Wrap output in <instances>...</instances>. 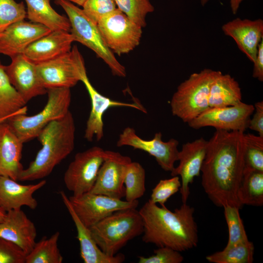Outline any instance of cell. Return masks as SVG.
<instances>
[{"label": "cell", "instance_id": "16", "mask_svg": "<svg viewBox=\"0 0 263 263\" xmlns=\"http://www.w3.org/2000/svg\"><path fill=\"white\" fill-rule=\"evenodd\" d=\"M36 64L39 80L46 89L71 88L80 81L78 67L71 51L56 58Z\"/></svg>", "mask_w": 263, "mask_h": 263}, {"label": "cell", "instance_id": "43", "mask_svg": "<svg viewBox=\"0 0 263 263\" xmlns=\"http://www.w3.org/2000/svg\"><path fill=\"white\" fill-rule=\"evenodd\" d=\"M79 6H82L86 0H66Z\"/></svg>", "mask_w": 263, "mask_h": 263}, {"label": "cell", "instance_id": "9", "mask_svg": "<svg viewBox=\"0 0 263 263\" xmlns=\"http://www.w3.org/2000/svg\"><path fill=\"white\" fill-rule=\"evenodd\" d=\"M107 47L118 56L128 54L139 45L142 27L116 8L97 23Z\"/></svg>", "mask_w": 263, "mask_h": 263}, {"label": "cell", "instance_id": "40", "mask_svg": "<svg viewBox=\"0 0 263 263\" xmlns=\"http://www.w3.org/2000/svg\"><path fill=\"white\" fill-rule=\"evenodd\" d=\"M254 106V113L253 117L250 119L248 128L263 137V101L256 103Z\"/></svg>", "mask_w": 263, "mask_h": 263}, {"label": "cell", "instance_id": "10", "mask_svg": "<svg viewBox=\"0 0 263 263\" xmlns=\"http://www.w3.org/2000/svg\"><path fill=\"white\" fill-rule=\"evenodd\" d=\"M106 155V150L97 146L75 155L63 177L65 185L72 195L78 196L91 190Z\"/></svg>", "mask_w": 263, "mask_h": 263}, {"label": "cell", "instance_id": "46", "mask_svg": "<svg viewBox=\"0 0 263 263\" xmlns=\"http://www.w3.org/2000/svg\"><path fill=\"white\" fill-rule=\"evenodd\" d=\"M7 119H7V118L0 119V123L6 121Z\"/></svg>", "mask_w": 263, "mask_h": 263}, {"label": "cell", "instance_id": "15", "mask_svg": "<svg viewBox=\"0 0 263 263\" xmlns=\"http://www.w3.org/2000/svg\"><path fill=\"white\" fill-rule=\"evenodd\" d=\"M208 141L203 137L182 145L179 151V165L170 172L172 176H180L181 186L179 191L182 203H187L190 194L189 185L195 177L200 175L204 160Z\"/></svg>", "mask_w": 263, "mask_h": 263}, {"label": "cell", "instance_id": "31", "mask_svg": "<svg viewBox=\"0 0 263 263\" xmlns=\"http://www.w3.org/2000/svg\"><path fill=\"white\" fill-rule=\"evenodd\" d=\"M145 170L136 162H131L127 168L124 179L126 201L133 202L142 197L145 192Z\"/></svg>", "mask_w": 263, "mask_h": 263}, {"label": "cell", "instance_id": "7", "mask_svg": "<svg viewBox=\"0 0 263 263\" xmlns=\"http://www.w3.org/2000/svg\"><path fill=\"white\" fill-rule=\"evenodd\" d=\"M218 71L206 68L180 83L170 101L172 115L188 123L209 108V90Z\"/></svg>", "mask_w": 263, "mask_h": 263}, {"label": "cell", "instance_id": "19", "mask_svg": "<svg viewBox=\"0 0 263 263\" xmlns=\"http://www.w3.org/2000/svg\"><path fill=\"white\" fill-rule=\"evenodd\" d=\"M222 30L226 36L233 39L239 49L253 63L259 44L263 39V19L238 18L224 24Z\"/></svg>", "mask_w": 263, "mask_h": 263}, {"label": "cell", "instance_id": "14", "mask_svg": "<svg viewBox=\"0 0 263 263\" xmlns=\"http://www.w3.org/2000/svg\"><path fill=\"white\" fill-rule=\"evenodd\" d=\"M131 158L118 152L106 150L95 183L90 191L122 199L125 197L124 179Z\"/></svg>", "mask_w": 263, "mask_h": 263}, {"label": "cell", "instance_id": "28", "mask_svg": "<svg viewBox=\"0 0 263 263\" xmlns=\"http://www.w3.org/2000/svg\"><path fill=\"white\" fill-rule=\"evenodd\" d=\"M27 103L11 84L4 65L0 64V119L18 113L26 114Z\"/></svg>", "mask_w": 263, "mask_h": 263}, {"label": "cell", "instance_id": "11", "mask_svg": "<svg viewBox=\"0 0 263 263\" xmlns=\"http://www.w3.org/2000/svg\"><path fill=\"white\" fill-rule=\"evenodd\" d=\"M254 109L253 105L243 102L233 106L209 108L188 124L194 129L212 127L216 130L244 132Z\"/></svg>", "mask_w": 263, "mask_h": 263}, {"label": "cell", "instance_id": "38", "mask_svg": "<svg viewBox=\"0 0 263 263\" xmlns=\"http://www.w3.org/2000/svg\"><path fill=\"white\" fill-rule=\"evenodd\" d=\"M149 257H138L139 263H181L184 257L179 251L168 247H158Z\"/></svg>", "mask_w": 263, "mask_h": 263}, {"label": "cell", "instance_id": "45", "mask_svg": "<svg viewBox=\"0 0 263 263\" xmlns=\"http://www.w3.org/2000/svg\"><path fill=\"white\" fill-rule=\"evenodd\" d=\"M210 0H200L201 5L202 6L205 5Z\"/></svg>", "mask_w": 263, "mask_h": 263}, {"label": "cell", "instance_id": "6", "mask_svg": "<svg viewBox=\"0 0 263 263\" xmlns=\"http://www.w3.org/2000/svg\"><path fill=\"white\" fill-rule=\"evenodd\" d=\"M47 103L39 113L30 116L18 113L6 121L23 143L38 137L47 125L64 117L70 111V88H49L47 89Z\"/></svg>", "mask_w": 263, "mask_h": 263}, {"label": "cell", "instance_id": "1", "mask_svg": "<svg viewBox=\"0 0 263 263\" xmlns=\"http://www.w3.org/2000/svg\"><path fill=\"white\" fill-rule=\"evenodd\" d=\"M244 133L216 130L208 141L201 184L218 207H243L237 194L244 169Z\"/></svg>", "mask_w": 263, "mask_h": 263}, {"label": "cell", "instance_id": "17", "mask_svg": "<svg viewBox=\"0 0 263 263\" xmlns=\"http://www.w3.org/2000/svg\"><path fill=\"white\" fill-rule=\"evenodd\" d=\"M11 58V63L4 66L5 72L11 84L26 103L47 94L38 77L36 63L23 54Z\"/></svg>", "mask_w": 263, "mask_h": 263}, {"label": "cell", "instance_id": "27", "mask_svg": "<svg viewBox=\"0 0 263 263\" xmlns=\"http://www.w3.org/2000/svg\"><path fill=\"white\" fill-rule=\"evenodd\" d=\"M240 204L254 207L263 205V171L244 168L237 190Z\"/></svg>", "mask_w": 263, "mask_h": 263}, {"label": "cell", "instance_id": "32", "mask_svg": "<svg viewBox=\"0 0 263 263\" xmlns=\"http://www.w3.org/2000/svg\"><path fill=\"white\" fill-rule=\"evenodd\" d=\"M244 168L263 171V137L243 134Z\"/></svg>", "mask_w": 263, "mask_h": 263}, {"label": "cell", "instance_id": "21", "mask_svg": "<svg viewBox=\"0 0 263 263\" xmlns=\"http://www.w3.org/2000/svg\"><path fill=\"white\" fill-rule=\"evenodd\" d=\"M61 199L73 220L77 231L76 238L80 245V256L85 263H121L125 256L117 253L110 256L104 253L95 242L90 229L85 226L75 212L66 193L61 191Z\"/></svg>", "mask_w": 263, "mask_h": 263}, {"label": "cell", "instance_id": "30", "mask_svg": "<svg viewBox=\"0 0 263 263\" xmlns=\"http://www.w3.org/2000/svg\"><path fill=\"white\" fill-rule=\"evenodd\" d=\"M254 245L250 241L226 246L221 251L206 256L212 263H251L254 261Z\"/></svg>", "mask_w": 263, "mask_h": 263}, {"label": "cell", "instance_id": "8", "mask_svg": "<svg viewBox=\"0 0 263 263\" xmlns=\"http://www.w3.org/2000/svg\"><path fill=\"white\" fill-rule=\"evenodd\" d=\"M76 61L80 75V81L85 85L89 94L91 109L87 121L84 137L88 141L91 142L95 138L100 141L104 136L103 116L106 111L112 107H127L132 108L146 113L147 111L139 102L127 103L113 100L100 93L93 86L87 75L84 58L76 46L71 50Z\"/></svg>", "mask_w": 263, "mask_h": 263}, {"label": "cell", "instance_id": "25", "mask_svg": "<svg viewBox=\"0 0 263 263\" xmlns=\"http://www.w3.org/2000/svg\"><path fill=\"white\" fill-rule=\"evenodd\" d=\"M242 101L241 89L238 82L230 75L218 73L211 83L209 96V108L233 106Z\"/></svg>", "mask_w": 263, "mask_h": 263}, {"label": "cell", "instance_id": "18", "mask_svg": "<svg viewBox=\"0 0 263 263\" xmlns=\"http://www.w3.org/2000/svg\"><path fill=\"white\" fill-rule=\"evenodd\" d=\"M51 31L37 23L24 20L15 22L0 33V54L11 58L23 54L29 45Z\"/></svg>", "mask_w": 263, "mask_h": 263}, {"label": "cell", "instance_id": "4", "mask_svg": "<svg viewBox=\"0 0 263 263\" xmlns=\"http://www.w3.org/2000/svg\"><path fill=\"white\" fill-rule=\"evenodd\" d=\"M89 228L100 249L113 256L143 233V223L136 208H130L113 213Z\"/></svg>", "mask_w": 263, "mask_h": 263}, {"label": "cell", "instance_id": "42", "mask_svg": "<svg viewBox=\"0 0 263 263\" xmlns=\"http://www.w3.org/2000/svg\"><path fill=\"white\" fill-rule=\"evenodd\" d=\"M244 0H229L230 6L233 14H236L239 10L241 3Z\"/></svg>", "mask_w": 263, "mask_h": 263}, {"label": "cell", "instance_id": "37", "mask_svg": "<svg viewBox=\"0 0 263 263\" xmlns=\"http://www.w3.org/2000/svg\"><path fill=\"white\" fill-rule=\"evenodd\" d=\"M82 7L86 15L96 24L117 8L114 0H86Z\"/></svg>", "mask_w": 263, "mask_h": 263}, {"label": "cell", "instance_id": "13", "mask_svg": "<svg viewBox=\"0 0 263 263\" xmlns=\"http://www.w3.org/2000/svg\"><path fill=\"white\" fill-rule=\"evenodd\" d=\"M162 136V133L158 132L152 139L145 140L139 137L134 129L127 127L119 135L116 146H130L143 150L154 157L163 170L171 172L175 168V162L178 161L179 142L174 138L163 141Z\"/></svg>", "mask_w": 263, "mask_h": 263}, {"label": "cell", "instance_id": "20", "mask_svg": "<svg viewBox=\"0 0 263 263\" xmlns=\"http://www.w3.org/2000/svg\"><path fill=\"white\" fill-rule=\"evenodd\" d=\"M37 234L34 223L21 208L6 212L0 222V237L18 245L26 255L33 248Z\"/></svg>", "mask_w": 263, "mask_h": 263}, {"label": "cell", "instance_id": "23", "mask_svg": "<svg viewBox=\"0 0 263 263\" xmlns=\"http://www.w3.org/2000/svg\"><path fill=\"white\" fill-rule=\"evenodd\" d=\"M74 41L69 32L52 31L29 45L23 54L32 62L38 63L70 52Z\"/></svg>", "mask_w": 263, "mask_h": 263}, {"label": "cell", "instance_id": "33", "mask_svg": "<svg viewBox=\"0 0 263 263\" xmlns=\"http://www.w3.org/2000/svg\"><path fill=\"white\" fill-rule=\"evenodd\" d=\"M117 8L131 20L141 27L146 25V17L154 7L150 0H114Z\"/></svg>", "mask_w": 263, "mask_h": 263}, {"label": "cell", "instance_id": "39", "mask_svg": "<svg viewBox=\"0 0 263 263\" xmlns=\"http://www.w3.org/2000/svg\"><path fill=\"white\" fill-rule=\"evenodd\" d=\"M26 256L18 245L0 237V263H25Z\"/></svg>", "mask_w": 263, "mask_h": 263}, {"label": "cell", "instance_id": "26", "mask_svg": "<svg viewBox=\"0 0 263 263\" xmlns=\"http://www.w3.org/2000/svg\"><path fill=\"white\" fill-rule=\"evenodd\" d=\"M27 18L31 22L42 24L51 31L69 32L71 25L68 17L57 13L51 6L50 0H25Z\"/></svg>", "mask_w": 263, "mask_h": 263}, {"label": "cell", "instance_id": "29", "mask_svg": "<svg viewBox=\"0 0 263 263\" xmlns=\"http://www.w3.org/2000/svg\"><path fill=\"white\" fill-rule=\"evenodd\" d=\"M59 235V232H56L49 238L36 242L26 255L25 263H61L63 257L58 247Z\"/></svg>", "mask_w": 263, "mask_h": 263}, {"label": "cell", "instance_id": "2", "mask_svg": "<svg viewBox=\"0 0 263 263\" xmlns=\"http://www.w3.org/2000/svg\"><path fill=\"white\" fill-rule=\"evenodd\" d=\"M138 211L143 223L144 242L179 252L197 246L199 239L194 208L187 203L172 211L165 205L159 207L149 200Z\"/></svg>", "mask_w": 263, "mask_h": 263}, {"label": "cell", "instance_id": "35", "mask_svg": "<svg viewBox=\"0 0 263 263\" xmlns=\"http://www.w3.org/2000/svg\"><path fill=\"white\" fill-rule=\"evenodd\" d=\"M27 12L23 2L0 0V33L11 24L24 20Z\"/></svg>", "mask_w": 263, "mask_h": 263}, {"label": "cell", "instance_id": "24", "mask_svg": "<svg viewBox=\"0 0 263 263\" xmlns=\"http://www.w3.org/2000/svg\"><path fill=\"white\" fill-rule=\"evenodd\" d=\"M46 184V181L42 180L35 184L22 185L9 177L0 175V207L6 212L21 209L23 206L35 209L38 204L33 194Z\"/></svg>", "mask_w": 263, "mask_h": 263}, {"label": "cell", "instance_id": "44", "mask_svg": "<svg viewBox=\"0 0 263 263\" xmlns=\"http://www.w3.org/2000/svg\"><path fill=\"white\" fill-rule=\"evenodd\" d=\"M6 214V212L0 207V222L4 219Z\"/></svg>", "mask_w": 263, "mask_h": 263}, {"label": "cell", "instance_id": "12", "mask_svg": "<svg viewBox=\"0 0 263 263\" xmlns=\"http://www.w3.org/2000/svg\"><path fill=\"white\" fill-rule=\"evenodd\" d=\"M72 207L82 223L90 228L119 210L137 208L138 200L130 202L90 192L69 197Z\"/></svg>", "mask_w": 263, "mask_h": 263}, {"label": "cell", "instance_id": "3", "mask_svg": "<svg viewBox=\"0 0 263 263\" xmlns=\"http://www.w3.org/2000/svg\"><path fill=\"white\" fill-rule=\"evenodd\" d=\"M75 127L72 113L69 111L63 117L47 125L38 138L42 145L34 160L22 170L19 181L43 179L66 158L75 147Z\"/></svg>", "mask_w": 263, "mask_h": 263}, {"label": "cell", "instance_id": "5", "mask_svg": "<svg viewBox=\"0 0 263 263\" xmlns=\"http://www.w3.org/2000/svg\"><path fill=\"white\" fill-rule=\"evenodd\" d=\"M55 2L63 9L67 15L71 25L70 32L74 41L93 51L108 66L114 75L125 77V67L106 45L97 24L74 3L66 0H55Z\"/></svg>", "mask_w": 263, "mask_h": 263}, {"label": "cell", "instance_id": "34", "mask_svg": "<svg viewBox=\"0 0 263 263\" xmlns=\"http://www.w3.org/2000/svg\"><path fill=\"white\" fill-rule=\"evenodd\" d=\"M224 215L227 225L228 239L226 246L249 241L244 225L239 213V208L236 207L225 206Z\"/></svg>", "mask_w": 263, "mask_h": 263}, {"label": "cell", "instance_id": "41", "mask_svg": "<svg viewBox=\"0 0 263 263\" xmlns=\"http://www.w3.org/2000/svg\"><path fill=\"white\" fill-rule=\"evenodd\" d=\"M253 63L252 76L254 78L262 82L263 81V39L259 44L256 58Z\"/></svg>", "mask_w": 263, "mask_h": 263}, {"label": "cell", "instance_id": "36", "mask_svg": "<svg viewBox=\"0 0 263 263\" xmlns=\"http://www.w3.org/2000/svg\"><path fill=\"white\" fill-rule=\"evenodd\" d=\"M181 186L178 176L159 181L152 190L149 200L153 203L165 205L168 200L177 192Z\"/></svg>", "mask_w": 263, "mask_h": 263}, {"label": "cell", "instance_id": "22", "mask_svg": "<svg viewBox=\"0 0 263 263\" xmlns=\"http://www.w3.org/2000/svg\"><path fill=\"white\" fill-rule=\"evenodd\" d=\"M23 142L5 121L0 123V175L19 181Z\"/></svg>", "mask_w": 263, "mask_h": 263}]
</instances>
